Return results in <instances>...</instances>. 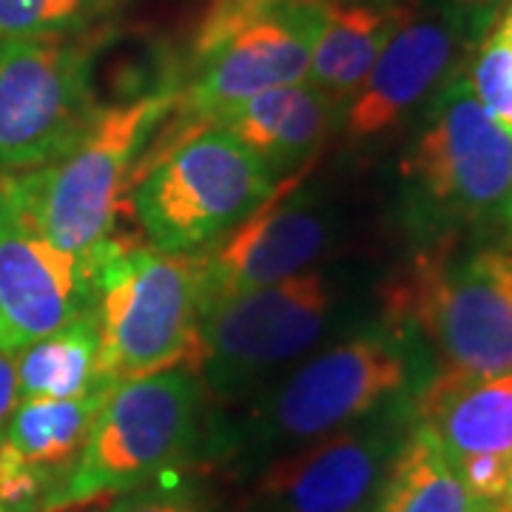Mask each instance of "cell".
<instances>
[{"mask_svg":"<svg viewBox=\"0 0 512 512\" xmlns=\"http://www.w3.org/2000/svg\"><path fill=\"white\" fill-rule=\"evenodd\" d=\"M322 20L325 0H274L259 6L214 0L194 37L188 77L171 109L174 120L154 131L134 174H143L165 151L211 128L220 114L239 103L268 89L302 83Z\"/></svg>","mask_w":512,"mask_h":512,"instance_id":"1","label":"cell"},{"mask_svg":"<svg viewBox=\"0 0 512 512\" xmlns=\"http://www.w3.org/2000/svg\"><path fill=\"white\" fill-rule=\"evenodd\" d=\"M177 89L165 83L128 103L97 109L77 143L52 163L0 177L3 194L52 245L80 256L92 271L97 254L111 245L137 154L171 114Z\"/></svg>","mask_w":512,"mask_h":512,"instance_id":"2","label":"cell"},{"mask_svg":"<svg viewBox=\"0 0 512 512\" xmlns=\"http://www.w3.org/2000/svg\"><path fill=\"white\" fill-rule=\"evenodd\" d=\"M387 322L416 328L439 353L441 376L512 370V242L456 254L439 239L387 285Z\"/></svg>","mask_w":512,"mask_h":512,"instance_id":"3","label":"cell"},{"mask_svg":"<svg viewBox=\"0 0 512 512\" xmlns=\"http://www.w3.org/2000/svg\"><path fill=\"white\" fill-rule=\"evenodd\" d=\"M200 379L177 365L111 384L74 467L40 512H74L131 493L183 461L200 427Z\"/></svg>","mask_w":512,"mask_h":512,"instance_id":"4","label":"cell"},{"mask_svg":"<svg viewBox=\"0 0 512 512\" xmlns=\"http://www.w3.org/2000/svg\"><path fill=\"white\" fill-rule=\"evenodd\" d=\"M92 271L100 382L140 379L177 365L197 373V256L111 242Z\"/></svg>","mask_w":512,"mask_h":512,"instance_id":"5","label":"cell"},{"mask_svg":"<svg viewBox=\"0 0 512 512\" xmlns=\"http://www.w3.org/2000/svg\"><path fill=\"white\" fill-rule=\"evenodd\" d=\"M410 220L430 231L501 217L512 188V134L481 106L467 72L433 92L402 157Z\"/></svg>","mask_w":512,"mask_h":512,"instance_id":"6","label":"cell"},{"mask_svg":"<svg viewBox=\"0 0 512 512\" xmlns=\"http://www.w3.org/2000/svg\"><path fill=\"white\" fill-rule=\"evenodd\" d=\"M274 171L225 128H202L128 185L151 248L188 254L225 237L274 194Z\"/></svg>","mask_w":512,"mask_h":512,"instance_id":"7","label":"cell"},{"mask_svg":"<svg viewBox=\"0 0 512 512\" xmlns=\"http://www.w3.org/2000/svg\"><path fill=\"white\" fill-rule=\"evenodd\" d=\"M86 37L0 40V177L52 163L97 114Z\"/></svg>","mask_w":512,"mask_h":512,"instance_id":"8","label":"cell"},{"mask_svg":"<svg viewBox=\"0 0 512 512\" xmlns=\"http://www.w3.org/2000/svg\"><path fill=\"white\" fill-rule=\"evenodd\" d=\"M413 382V353L396 325L365 330L299 367L265 404L271 441H316L399 399Z\"/></svg>","mask_w":512,"mask_h":512,"instance_id":"9","label":"cell"},{"mask_svg":"<svg viewBox=\"0 0 512 512\" xmlns=\"http://www.w3.org/2000/svg\"><path fill=\"white\" fill-rule=\"evenodd\" d=\"M330 311L333 293L316 271L231 296L200 313L197 373H208L222 390H234L305 353L322 336Z\"/></svg>","mask_w":512,"mask_h":512,"instance_id":"10","label":"cell"},{"mask_svg":"<svg viewBox=\"0 0 512 512\" xmlns=\"http://www.w3.org/2000/svg\"><path fill=\"white\" fill-rule=\"evenodd\" d=\"M299 185L302 174L282 180L248 220L194 254L200 274V313L231 296L302 274L322 254L330 237L328 217L293 194Z\"/></svg>","mask_w":512,"mask_h":512,"instance_id":"11","label":"cell"},{"mask_svg":"<svg viewBox=\"0 0 512 512\" xmlns=\"http://www.w3.org/2000/svg\"><path fill=\"white\" fill-rule=\"evenodd\" d=\"M399 427V416L356 421L279 458L256 481V504L262 512H365L402 444Z\"/></svg>","mask_w":512,"mask_h":512,"instance_id":"12","label":"cell"},{"mask_svg":"<svg viewBox=\"0 0 512 512\" xmlns=\"http://www.w3.org/2000/svg\"><path fill=\"white\" fill-rule=\"evenodd\" d=\"M92 305L86 262L52 245L0 188V348L20 353Z\"/></svg>","mask_w":512,"mask_h":512,"instance_id":"13","label":"cell"},{"mask_svg":"<svg viewBox=\"0 0 512 512\" xmlns=\"http://www.w3.org/2000/svg\"><path fill=\"white\" fill-rule=\"evenodd\" d=\"M467 23L444 3L407 9L365 83L350 94L342 126L350 140H373L402 123L458 69Z\"/></svg>","mask_w":512,"mask_h":512,"instance_id":"14","label":"cell"},{"mask_svg":"<svg viewBox=\"0 0 512 512\" xmlns=\"http://www.w3.org/2000/svg\"><path fill=\"white\" fill-rule=\"evenodd\" d=\"M413 421L439 439L450 464L467 456L512 461V370L476 379L436 373L413 396Z\"/></svg>","mask_w":512,"mask_h":512,"instance_id":"15","label":"cell"},{"mask_svg":"<svg viewBox=\"0 0 512 512\" xmlns=\"http://www.w3.org/2000/svg\"><path fill=\"white\" fill-rule=\"evenodd\" d=\"M339 100L311 83H291L256 94L220 114L211 128H225L271 171L311 163L336 120Z\"/></svg>","mask_w":512,"mask_h":512,"instance_id":"16","label":"cell"},{"mask_svg":"<svg viewBox=\"0 0 512 512\" xmlns=\"http://www.w3.org/2000/svg\"><path fill=\"white\" fill-rule=\"evenodd\" d=\"M407 6L396 0H325L305 83L345 100L365 83Z\"/></svg>","mask_w":512,"mask_h":512,"instance_id":"17","label":"cell"},{"mask_svg":"<svg viewBox=\"0 0 512 512\" xmlns=\"http://www.w3.org/2000/svg\"><path fill=\"white\" fill-rule=\"evenodd\" d=\"M109 387L97 384L77 399H23L15 407L0 441L46 481V493L74 467Z\"/></svg>","mask_w":512,"mask_h":512,"instance_id":"18","label":"cell"},{"mask_svg":"<svg viewBox=\"0 0 512 512\" xmlns=\"http://www.w3.org/2000/svg\"><path fill=\"white\" fill-rule=\"evenodd\" d=\"M476 504L439 439L413 421L365 512H473Z\"/></svg>","mask_w":512,"mask_h":512,"instance_id":"19","label":"cell"},{"mask_svg":"<svg viewBox=\"0 0 512 512\" xmlns=\"http://www.w3.org/2000/svg\"><path fill=\"white\" fill-rule=\"evenodd\" d=\"M100 333L94 305L69 325L37 339L18 356V396L23 399H77L100 382Z\"/></svg>","mask_w":512,"mask_h":512,"instance_id":"20","label":"cell"},{"mask_svg":"<svg viewBox=\"0 0 512 512\" xmlns=\"http://www.w3.org/2000/svg\"><path fill=\"white\" fill-rule=\"evenodd\" d=\"M100 0H0V40L74 35Z\"/></svg>","mask_w":512,"mask_h":512,"instance_id":"21","label":"cell"},{"mask_svg":"<svg viewBox=\"0 0 512 512\" xmlns=\"http://www.w3.org/2000/svg\"><path fill=\"white\" fill-rule=\"evenodd\" d=\"M453 467L464 490L473 495V501H501L512 461L501 456H467Z\"/></svg>","mask_w":512,"mask_h":512,"instance_id":"22","label":"cell"},{"mask_svg":"<svg viewBox=\"0 0 512 512\" xmlns=\"http://www.w3.org/2000/svg\"><path fill=\"white\" fill-rule=\"evenodd\" d=\"M106 512H200L191 498L185 493H174V490H131L123 493Z\"/></svg>","mask_w":512,"mask_h":512,"instance_id":"23","label":"cell"},{"mask_svg":"<svg viewBox=\"0 0 512 512\" xmlns=\"http://www.w3.org/2000/svg\"><path fill=\"white\" fill-rule=\"evenodd\" d=\"M439 3H444L450 12H456L458 18L467 23L470 35L484 37L512 0H439Z\"/></svg>","mask_w":512,"mask_h":512,"instance_id":"24","label":"cell"},{"mask_svg":"<svg viewBox=\"0 0 512 512\" xmlns=\"http://www.w3.org/2000/svg\"><path fill=\"white\" fill-rule=\"evenodd\" d=\"M478 52L493 57L501 69H507V72L512 74V3L495 18V23L490 26V32L481 37Z\"/></svg>","mask_w":512,"mask_h":512,"instance_id":"25","label":"cell"},{"mask_svg":"<svg viewBox=\"0 0 512 512\" xmlns=\"http://www.w3.org/2000/svg\"><path fill=\"white\" fill-rule=\"evenodd\" d=\"M18 402V356L12 350L0 348V439Z\"/></svg>","mask_w":512,"mask_h":512,"instance_id":"26","label":"cell"},{"mask_svg":"<svg viewBox=\"0 0 512 512\" xmlns=\"http://www.w3.org/2000/svg\"><path fill=\"white\" fill-rule=\"evenodd\" d=\"M473 512H507L501 507V501H478Z\"/></svg>","mask_w":512,"mask_h":512,"instance_id":"27","label":"cell"},{"mask_svg":"<svg viewBox=\"0 0 512 512\" xmlns=\"http://www.w3.org/2000/svg\"><path fill=\"white\" fill-rule=\"evenodd\" d=\"M501 507L507 512H512V467H510V478H507V487H504V495H501Z\"/></svg>","mask_w":512,"mask_h":512,"instance_id":"28","label":"cell"},{"mask_svg":"<svg viewBox=\"0 0 512 512\" xmlns=\"http://www.w3.org/2000/svg\"><path fill=\"white\" fill-rule=\"evenodd\" d=\"M501 220L507 222V228L512 231V188H510V197L504 202V208H501Z\"/></svg>","mask_w":512,"mask_h":512,"instance_id":"29","label":"cell"},{"mask_svg":"<svg viewBox=\"0 0 512 512\" xmlns=\"http://www.w3.org/2000/svg\"><path fill=\"white\" fill-rule=\"evenodd\" d=\"M242 3H251V6H259V3H274V0H242Z\"/></svg>","mask_w":512,"mask_h":512,"instance_id":"30","label":"cell"},{"mask_svg":"<svg viewBox=\"0 0 512 512\" xmlns=\"http://www.w3.org/2000/svg\"><path fill=\"white\" fill-rule=\"evenodd\" d=\"M0 512H6V510H0ZM23 512H32V510H23Z\"/></svg>","mask_w":512,"mask_h":512,"instance_id":"31","label":"cell"}]
</instances>
